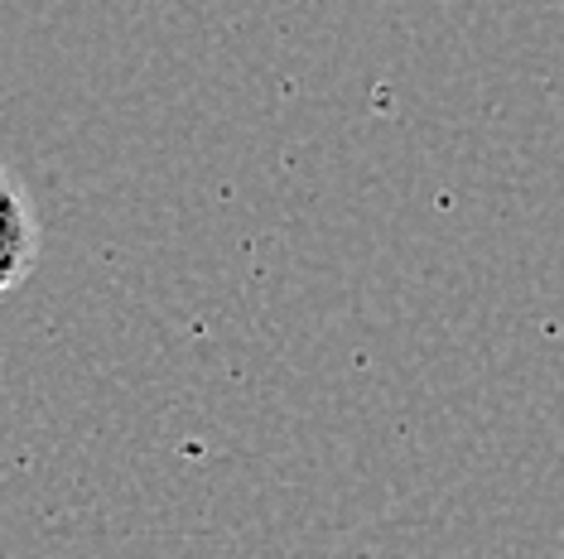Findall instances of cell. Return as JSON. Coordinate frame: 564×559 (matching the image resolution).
<instances>
[{
    "label": "cell",
    "mask_w": 564,
    "mask_h": 559,
    "mask_svg": "<svg viewBox=\"0 0 564 559\" xmlns=\"http://www.w3.org/2000/svg\"><path fill=\"white\" fill-rule=\"evenodd\" d=\"M40 246H44V232L30 208V194H24L15 174L0 164V295H10V289L34 271Z\"/></svg>",
    "instance_id": "1"
}]
</instances>
